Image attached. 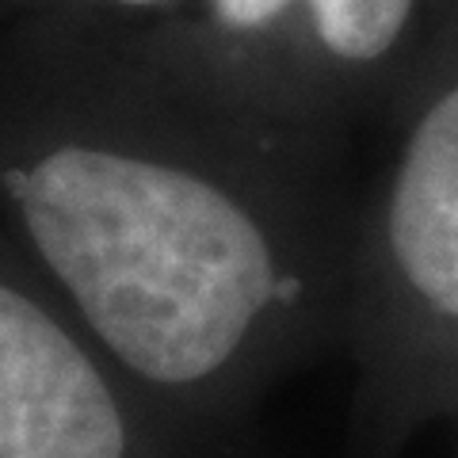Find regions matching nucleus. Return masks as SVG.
Masks as SVG:
<instances>
[{"label": "nucleus", "mask_w": 458, "mask_h": 458, "mask_svg": "<svg viewBox=\"0 0 458 458\" xmlns=\"http://www.w3.org/2000/svg\"><path fill=\"white\" fill-rule=\"evenodd\" d=\"M0 458H191L16 249L0 252Z\"/></svg>", "instance_id": "20e7f679"}, {"label": "nucleus", "mask_w": 458, "mask_h": 458, "mask_svg": "<svg viewBox=\"0 0 458 458\" xmlns=\"http://www.w3.org/2000/svg\"><path fill=\"white\" fill-rule=\"evenodd\" d=\"M454 20L458 0H183L126 38L237 104L348 141L397 119Z\"/></svg>", "instance_id": "7ed1b4c3"}, {"label": "nucleus", "mask_w": 458, "mask_h": 458, "mask_svg": "<svg viewBox=\"0 0 458 458\" xmlns=\"http://www.w3.org/2000/svg\"><path fill=\"white\" fill-rule=\"evenodd\" d=\"M390 126L352 245L348 458H401L458 401V20Z\"/></svg>", "instance_id": "f03ea898"}, {"label": "nucleus", "mask_w": 458, "mask_h": 458, "mask_svg": "<svg viewBox=\"0 0 458 458\" xmlns=\"http://www.w3.org/2000/svg\"><path fill=\"white\" fill-rule=\"evenodd\" d=\"M451 420H454V424H458V401H454V412H451Z\"/></svg>", "instance_id": "423d86ee"}, {"label": "nucleus", "mask_w": 458, "mask_h": 458, "mask_svg": "<svg viewBox=\"0 0 458 458\" xmlns=\"http://www.w3.org/2000/svg\"><path fill=\"white\" fill-rule=\"evenodd\" d=\"M16 4L20 20L81 27V31L131 35L141 27L161 23L183 0H8Z\"/></svg>", "instance_id": "39448f33"}, {"label": "nucleus", "mask_w": 458, "mask_h": 458, "mask_svg": "<svg viewBox=\"0 0 458 458\" xmlns=\"http://www.w3.org/2000/svg\"><path fill=\"white\" fill-rule=\"evenodd\" d=\"M344 153L126 35L20 20L0 73L12 245L188 454L340 348Z\"/></svg>", "instance_id": "f257e3e1"}]
</instances>
